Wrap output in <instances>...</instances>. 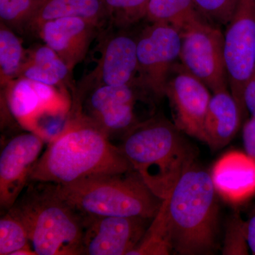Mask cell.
Returning a JSON list of instances; mask_svg holds the SVG:
<instances>
[{"label":"cell","instance_id":"obj_1","mask_svg":"<svg viewBox=\"0 0 255 255\" xmlns=\"http://www.w3.org/2000/svg\"><path fill=\"white\" fill-rule=\"evenodd\" d=\"M70 117L50 139L32 169L29 182L66 185L133 169L119 146L98 127L80 114L70 112Z\"/></svg>","mask_w":255,"mask_h":255},{"label":"cell","instance_id":"obj_2","mask_svg":"<svg viewBox=\"0 0 255 255\" xmlns=\"http://www.w3.org/2000/svg\"><path fill=\"white\" fill-rule=\"evenodd\" d=\"M174 123L161 117L139 122L119 145L132 169L164 200L194 163L196 152Z\"/></svg>","mask_w":255,"mask_h":255},{"label":"cell","instance_id":"obj_3","mask_svg":"<svg viewBox=\"0 0 255 255\" xmlns=\"http://www.w3.org/2000/svg\"><path fill=\"white\" fill-rule=\"evenodd\" d=\"M217 195L211 174L194 164L162 201L174 254H214L219 234Z\"/></svg>","mask_w":255,"mask_h":255},{"label":"cell","instance_id":"obj_4","mask_svg":"<svg viewBox=\"0 0 255 255\" xmlns=\"http://www.w3.org/2000/svg\"><path fill=\"white\" fill-rule=\"evenodd\" d=\"M8 211L24 224L37 255H82L83 216L58 194L56 184L30 182Z\"/></svg>","mask_w":255,"mask_h":255},{"label":"cell","instance_id":"obj_5","mask_svg":"<svg viewBox=\"0 0 255 255\" xmlns=\"http://www.w3.org/2000/svg\"><path fill=\"white\" fill-rule=\"evenodd\" d=\"M58 194L82 216L140 217L152 220L162 199L146 185L136 171L56 184Z\"/></svg>","mask_w":255,"mask_h":255},{"label":"cell","instance_id":"obj_6","mask_svg":"<svg viewBox=\"0 0 255 255\" xmlns=\"http://www.w3.org/2000/svg\"><path fill=\"white\" fill-rule=\"evenodd\" d=\"M142 92H147L137 80L123 86L99 85L74 93L70 112L88 119L110 140L122 137L142 122L137 119L135 105Z\"/></svg>","mask_w":255,"mask_h":255},{"label":"cell","instance_id":"obj_7","mask_svg":"<svg viewBox=\"0 0 255 255\" xmlns=\"http://www.w3.org/2000/svg\"><path fill=\"white\" fill-rule=\"evenodd\" d=\"M223 35V53L230 92L244 120L248 112L243 94L255 70V0H238Z\"/></svg>","mask_w":255,"mask_h":255},{"label":"cell","instance_id":"obj_8","mask_svg":"<svg viewBox=\"0 0 255 255\" xmlns=\"http://www.w3.org/2000/svg\"><path fill=\"white\" fill-rule=\"evenodd\" d=\"M182 36L177 28L150 23L136 37L137 81L155 99L165 97L169 74L179 58Z\"/></svg>","mask_w":255,"mask_h":255},{"label":"cell","instance_id":"obj_9","mask_svg":"<svg viewBox=\"0 0 255 255\" xmlns=\"http://www.w3.org/2000/svg\"><path fill=\"white\" fill-rule=\"evenodd\" d=\"M180 33L179 59L184 68L204 82L213 93L228 90L222 31L201 17Z\"/></svg>","mask_w":255,"mask_h":255},{"label":"cell","instance_id":"obj_10","mask_svg":"<svg viewBox=\"0 0 255 255\" xmlns=\"http://www.w3.org/2000/svg\"><path fill=\"white\" fill-rule=\"evenodd\" d=\"M204 82L182 63H174L165 89L174 124L184 133L204 141V121L211 95Z\"/></svg>","mask_w":255,"mask_h":255},{"label":"cell","instance_id":"obj_11","mask_svg":"<svg viewBox=\"0 0 255 255\" xmlns=\"http://www.w3.org/2000/svg\"><path fill=\"white\" fill-rule=\"evenodd\" d=\"M82 255H128L152 220L140 217L83 216Z\"/></svg>","mask_w":255,"mask_h":255},{"label":"cell","instance_id":"obj_12","mask_svg":"<svg viewBox=\"0 0 255 255\" xmlns=\"http://www.w3.org/2000/svg\"><path fill=\"white\" fill-rule=\"evenodd\" d=\"M45 139L36 132L17 134L0 153V207L11 209L29 183L33 167L43 153Z\"/></svg>","mask_w":255,"mask_h":255},{"label":"cell","instance_id":"obj_13","mask_svg":"<svg viewBox=\"0 0 255 255\" xmlns=\"http://www.w3.org/2000/svg\"><path fill=\"white\" fill-rule=\"evenodd\" d=\"M104 36L95 68L79 82L73 94L99 85L123 86L136 82V38L122 31H109Z\"/></svg>","mask_w":255,"mask_h":255},{"label":"cell","instance_id":"obj_14","mask_svg":"<svg viewBox=\"0 0 255 255\" xmlns=\"http://www.w3.org/2000/svg\"><path fill=\"white\" fill-rule=\"evenodd\" d=\"M102 28L81 17L58 18L43 23L37 37L54 50L73 71L86 58L90 45Z\"/></svg>","mask_w":255,"mask_h":255},{"label":"cell","instance_id":"obj_15","mask_svg":"<svg viewBox=\"0 0 255 255\" xmlns=\"http://www.w3.org/2000/svg\"><path fill=\"white\" fill-rule=\"evenodd\" d=\"M218 195L230 204H242L255 196V159L233 150L220 157L211 172Z\"/></svg>","mask_w":255,"mask_h":255},{"label":"cell","instance_id":"obj_16","mask_svg":"<svg viewBox=\"0 0 255 255\" xmlns=\"http://www.w3.org/2000/svg\"><path fill=\"white\" fill-rule=\"evenodd\" d=\"M56 87L28 79L18 78L1 88V103L21 125L28 124L57 102Z\"/></svg>","mask_w":255,"mask_h":255},{"label":"cell","instance_id":"obj_17","mask_svg":"<svg viewBox=\"0 0 255 255\" xmlns=\"http://www.w3.org/2000/svg\"><path fill=\"white\" fill-rule=\"evenodd\" d=\"M243 117L237 102L228 90L211 96L204 121V142L212 151L226 147L234 138Z\"/></svg>","mask_w":255,"mask_h":255},{"label":"cell","instance_id":"obj_18","mask_svg":"<svg viewBox=\"0 0 255 255\" xmlns=\"http://www.w3.org/2000/svg\"><path fill=\"white\" fill-rule=\"evenodd\" d=\"M73 71L56 53L43 43H36L26 49V58L18 78L28 79L74 92ZM72 92V93H73Z\"/></svg>","mask_w":255,"mask_h":255},{"label":"cell","instance_id":"obj_19","mask_svg":"<svg viewBox=\"0 0 255 255\" xmlns=\"http://www.w3.org/2000/svg\"><path fill=\"white\" fill-rule=\"evenodd\" d=\"M81 17L103 28L109 22L102 0H43L41 8L28 24L25 33L36 36L43 23L58 18Z\"/></svg>","mask_w":255,"mask_h":255},{"label":"cell","instance_id":"obj_20","mask_svg":"<svg viewBox=\"0 0 255 255\" xmlns=\"http://www.w3.org/2000/svg\"><path fill=\"white\" fill-rule=\"evenodd\" d=\"M203 17L194 0H150L145 19L150 23H163L182 31Z\"/></svg>","mask_w":255,"mask_h":255},{"label":"cell","instance_id":"obj_21","mask_svg":"<svg viewBox=\"0 0 255 255\" xmlns=\"http://www.w3.org/2000/svg\"><path fill=\"white\" fill-rule=\"evenodd\" d=\"M26 49L23 41L11 28L0 22V85L1 88L18 78Z\"/></svg>","mask_w":255,"mask_h":255},{"label":"cell","instance_id":"obj_22","mask_svg":"<svg viewBox=\"0 0 255 255\" xmlns=\"http://www.w3.org/2000/svg\"><path fill=\"white\" fill-rule=\"evenodd\" d=\"M173 253L163 203L136 248L128 255H169Z\"/></svg>","mask_w":255,"mask_h":255},{"label":"cell","instance_id":"obj_23","mask_svg":"<svg viewBox=\"0 0 255 255\" xmlns=\"http://www.w3.org/2000/svg\"><path fill=\"white\" fill-rule=\"evenodd\" d=\"M43 2V0H0V22L16 33H25Z\"/></svg>","mask_w":255,"mask_h":255},{"label":"cell","instance_id":"obj_24","mask_svg":"<svg viewBox=\"0 0 255 255\" xmlns=\"http://www.w3.org/2000/svg\"><path fill=\"white\" fill-rule=\"evenodd\" d=\"M150 0H102L110 26L125 28L145 18Z\"/></svg>","mask_w":255,"mask_h":255},{"label":"cell","instance_id":"obj_25","mask_svg":"<svg viewBox=\"0 0 255 255\" xmlns=\"http://www.w3.org/2000/svg\"><path fill=\"white\" fill-rule=\"evenodd\" d=\"M31 246L27 230L11 211L0 219V255H13L18 250Z\"/></svg>","mask_w":255,"mask_h":255},{"label":"cell","instance_id":"obj_26","mask_svg":"<svg viewBox=\"0 0 255 255\" xmlns=\"http://www.w3.org/2000/svg\"><path fill=\"white\" fill-rule=\"evenodd\" d=\"M246 232V221L235 214L229 220L226 227L222 254L226 255H248Z\"/></svg>","mask_w":255,"mask_h":255},{"label":"cell","instance_id":"obj_27","mask_svg":"<svg viewBox=\"0 0 255 255\" xmlns=\"http://www.w3.org/2000/svg\"><path fill=\"white\" fill-rule=\"evenodd\" d=\"M201 16L213 22L226 25L231 21L238 0H194Z\"/></svg>","mask_w":255,"mask_h":255},{"label":"cell","instance_id":"obj_28","mask_svg":"<svg viewBox=\"0 0 255 255\" xmlns=\"http://www.w3.org/2000/svg\"><path fill=\"white\" fill-rule=\"evenodd\" d=\"M243 141L245 151L255 159V117L246 121L243 128Z\"/></svg>","mask_w":255,"mask_h":255},{"label":"cell","instance_id":"obj_29","mask_svg":"<svg viewBox=\"0 0 255 255\" xmlns=\"http://www.w3.org/2000/svg\"><path fill=\"white\" fill-rule=\"evenodd\" d=\"M243 102L247 112L255 117V70L246 84L243 94Z\"/></svg>","mask_w":255,"mask_h":255},{"label":"cell","instance_id":"obj_30","mask_svg":"<svg viewBox=\"0 0 255 255\" xmlns=\"http://www.w3.org/2000/svg\"><path fill=\"white\" fill-rule=\"evenodd\" d=\"M246 232L249 250L255 255V204L246 221Z\"/></svg>","mask_w":255,"mask_h":255}]
</instances>
